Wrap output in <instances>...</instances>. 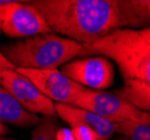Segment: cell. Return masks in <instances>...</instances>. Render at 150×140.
<instances>
[{
	"instance_id": "6da1fadb",
	"label": "cell",
	"mask_w": 150,
	"mask_h": 140,
	"mask_svg": "<svg viewBox=\"0 0 150 140\" xmlns=\"http://www.w3.org/2000/svg\"><path fill=\"white\" fill-rule=\"evenodd\" d=\"M52 33L90 44L118 29L150 26V0H31Z\"/></svg>"
},
{
	"instance_id": "7a4b0ae2",
	"label": "cell",
	"mask_w": 150,
	"mask_h": 140,
	"mask_svg": "<svg viewBox=\"0 0 150 140\" xmlns=\"http://www.w3.org/2000/svg\"><path fill=\"white\" fill-rule=\"evenodd\" d=\"M88 56H104L113 61L123 80V86L117 93L150 113V26L118 29L82 45L79 57Z\"/></svg>"
},
{
	"instance_id": "3957f363",
	"label": "cell",
	"mask_w": 150,
	"mask_h": 140,
	"mask_svg": "<svg viewBox=\"0 0 150 140\" xmlns=\"http://www.w3.org/2000/svg\"><path fill=\"white\" fill-rule=\"evenodd\" d=\"M82 44L54 33L18 39L4 46L2 53L16 69H57L79 57Z\"/></svg>"
},
{
	"instance_id": "277c9868",
	"label": "cell",
	"mask_w": 150,
	"mask_h": 140,
	"mask_svg": "<svg viewBox=\"0 0 150 140\" xmlns=\"http://www.w3.org/2000/svg\"><path fill=\"white\" fill-rule=\"evenodd\" d=\"M74 107L85 109L113 123L138 120L144 111L125 100L119 93L85 89L74 102Z\"/></svg>"
},
{
	"instance_id": "5b68a950",
	"label": "cell",
	"mask_w": 150,
	"mask_h": 140,
	"mask_svg": "<svg viewBox=\"0 0 150 140\" xmlns=\"http://www.w3.org/2000/svg\"><path fill=\"white\" fill-rule=\"evenodd\" d=\"M1 32L8 37L24 39L52 33L44 17L29 1H17L0 8Z\"/></svg>"
},
{
	"instance_id": "8992f818",
	"label": "cell",
	"mask_w": 150,
	"mask_h": 140,
	"mask_svg": "<svg viewBox=\"0 0 150 140\" xmlns=\"http://www.w3.org/2000/svg\"><path fill=\"white\" fill-rule=\"evenodd\" d=\"M0 85L13 96L23 108L34 115L55 117V103L45 96L36 85L17 70L0 72Z\"/></svg>"
},
{
	"instance_id": "52a82bcc",
	"label": "cell",
	"mask_w": 150,
	"mask_h": 140,
	"mask_svg": "<svg viewBox=\"0 0 150 140\" xmlns=\"http://www.w3.org/2000/svg\"><path fill=\"white\" fill-rule=\"evenodd\" d=\"M62 73L90 90L103 91L114 81V65L104 56L75 58L62 66Z\"/></svg>"
},
{
	"instance_id": "ba28073f",
	"label": "cell",
	"mask_w": 150,
	"mask_h": 140,
	"mask_svg": "<svg viewBox=\"0 0 150 140\" xmlns=\"http://www.w3.org/2000/svg\"><path fill=\"white\" fill-rule=\"evenodd\" d=\"M20 74L25 75L34 83L45 96L50 101L61 104L74 105L75 100L85 89L67 77L58 69L48 70H30L16 69Z\"/></svg>"
},
{
	"instance_id": "9c48e42d",
	"label": "cell",
	"mask_w": 150,
	"mask_h": 140,
	"mask_svg": "<svg viewBox=\"0 0 150 140\" xmlns=\"http://www.w3.org/2000/svg\"><path fill=\"white\" fill-rule=\"evenodd\" d=\"M55 110L56 115L67 124L71 122H79L92 129L96 134L98 140H109L115 134V123L88 110L61 103H55Z\"/></svg>"
},
{
	"instance_id": "30bf717a",
	"label": "cell",
	"mask_w": 150,
	"mask_h": 140,
	"mask_svg": "<svg viewBox=\"0 0 150 140\" xmlns=\"http://www.w3.org/2000/svg\"><path fill=\"white\" fill-rule=\"evenodd\" d=\"M0 121L16 127L31 128L38 123L39 117L25 110L0 85Z\"/></svg>"
},
{
	"instance_id": "8fae6325",
	"label": "cell",
	"mask_w": 150,
	"mask_h": 140,
	"mask_svg": "<svg viewBox=\"0 0 150 140\" xmlns=\"http://www.w3.org/2000/svg\"><path fill=\"white\" fill-rule=\"evenodd\" d=\"M115 132L130 140H150V113L144 111V115L138 120L115 123Z\"/></svg>"
},
{
	"instance_id": "7c38bea8",
	"label": "cell",
	"mask_w": 150,
	"mask_h": 140,
	"mask_svg": "<svg viewBox=\"0 0 150 140\" xmlns=\"http://www.w3.org/2000/svg\"><path fill=\"white\" fill-rule=\"evenodd\" d=\"M59 126L54 117H43L39 118L38 123L31 131L30 140H56L57 131ZM0 140H11L0 138Z\"/></svg>"
},
{
	"instance_id": "4fadbf2b",
	"label": "cell",
	"mask_w": 150,
	"mask_h": 140,
	"mask_svg": "<svg viewBox=\"0 0 150 140\" xmlns=\"http://www.w3.org/2000/svg\"><path fill=\"white\" fill-rule=\"evenodd\" d=\"M69 126L72 130L75 140H98V137L93 130L83 123L71 122L69 123Z\"/></svg>"
},
{
	"instance_id": "5bb4252c",
	"label": "cell",
	"mask_w": 150,
	"mask_h": 140,
	"mask_svg": "<svg viewBox=\"0 0 150 140\" xmlns=\"http://www.w3.org/2000/svg\"><path fill=\"white\" fill-rule=\"evenodd\" d=\"M56 140H75L72 130L67 128H59L56 134Z\"/></svg>"
},
{
	"instance_id": "9a60e30c",
	"label": "cell",
	"mask_w": 150,
	"mask_h": 140,
	"mask_svg": "<svg viewBox=\"0 0 150 140\" xmlns=\"http://www.w3.org/2000/svg\"><path fill=\"white\" fill-rule=\"evenodd\" d=\"M6 70H16V66L7 59L2 51H0V72Z\"/></svg>"
},
{
	"instance_id": "2e32d148",
	"label": "cell",
	"mask_w": 150,
	"mask_h": 140,
	"mask_svg": "<svg viewBox=\"0 0 150 140\" xmlns=\"http://www.w3.org/2000/svg\"><path fill=\"white\" fill-rule=\"evenodd\" d=\"M8 131H9V130H8V128L5 126V123L0 121V136H4V134H8Z\"/></svg>"
},
{
	"instance_id": "e0dca14e",
	"label": "cell",
	"mask_w": 150,
	"mask_h": 140,
	"mask_svg": "<svg viewBox=\"0 0 150 140\" xmlns=\"http://www.w3.org/2000/svg\"><path fill=\"white\" fill-rule=\"evenodd\" d=\"M113 140H130V139H129V138H127V137H125V136H121V134H120L119 137L114 138Z\"/></svg>"
},
{
	"instance_id": "ac0fdd59",
	"label": "cell",
	"mask_w": 150,
	"mask_h": 140,
	"mask_svg": "<svg viewBox=\"0 0 150 140\" xmlns=\"http://www.w3.org/2000/svg\"><path fill=\"white\" fill-rule=\"evenodd\" d=\"M0 32H1V21H0Z\"/></svg>"
}]
</instances>
